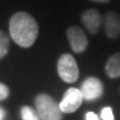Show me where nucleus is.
Wrapping results in <instances>:
<instances>
[{"instance_id": "obj_4", "label": "nucleus", "mask_w": 120, "mask_h": 120, "mask_svg": "<svg viewBox=\"0 0 120 120\" xmlns=\"http://www.w3.org/2000/svg\"><path fill=\"white\" fill-rule=\"evenodd\" d=\"M83 101V97L80 89L77 88H69L64 94L62 100L59 102L60 110L62 113H72L81 106Z\"/></svg>"}, {"instance_id": "obj_15", "label": "nucleus", "mask_w": 120, "mask_h": 120, "mask_svg": "<svg viewBox=\"0 0 120 120\" xmlns=\"http://www.w3.org/2000/svg\"><path fill=\"white\" fill-rule=\"evenodd\" d=\"M4 116H6V112H4V109L0 107V120H4Z\"/></svg>"}, {"instance_id": "obj_7", "label": "nucleus", "mask_w": 120, "mask_h": 120, "mask_svg": "<svg viewBox=\"0 0 120 120\" xmlns=\"http://www.w3.org/2000/svg\"><path fill=\"white\" fill-rule=\"evenodd\" d=\"M81 20L86 29L90 34H94L100 30L102 23V16L97 9H88L81 15Z\"/></svg>"}, {"instance_id": "obj_9", "label": "nucleus", "mask_w": 120, "mask_h": 120, "mask_svg": "<svg viewBox=\"0 0 120 120\" xmlns=\"http://www.w3.org/2000/svg\"><path fill=\"white\" fill-rule=\"evenodd\" d=\"M106 73L110 78L120 77V52L113 53L106 64Z\"/></svg>"}, {"instance_id": "obj_10", "label": "nucleus", "mask_w": 120, "mask_h": 120, "mask_svg": "<svg viewBox=\"0 0 120 120\" xmlns=\"http://www.w3.org/2000/svg\"><path fill=\"white\" fill-rule=\"evenodd\" d=\"M10 47V38L4 31L0 30V60L7 56Z\"/></svg>"}, {"instance_id": "obj_11", "label": "nucleus", "mask_w": 120, "mask_h": 120, "mask_svg": "<svg viewBox=\"0 0 120 120\" xmlns=\"http://www.w3.org/2000/svg\"><path fill=\"white\" fill-rule=\"evenodd\" d=\"M21 118L22 120H41L37 111L29 106H23L21 108Z\"/></svg>"}, {"instance_id": "obj_5", "label": "nucleus", "mask_w": 120, "mask_h": 120, "mask_svg": "<svg viewBox=\"0 0 120 120\" xmlns=\"http://www.w3.org/2000/svg\"><path fill=\"white\" fill-rule=\"evenodd\" d=\"M67 38L72 51L76 53H81L88 47V39L86 34L81 28L77 26L69 27L67 30Z\"/></svg>"}, {"instance_id": "obj_3", "label": "nucleus", "mask_w": 120, "mask_h": 120, "mask_svg": "<svg viewBox=\"0 0 120 120\" xmlns=\"http://www.w3.org/2000/svg\"><path fill=\"white\" fill-rule=\"evenodd\" d=\"M57 70L59 77L64 82L72 83L79 78V68L76 59L70 53H64L58 60Z\"/></svg>"}, {"instance_id": "obj_14", "label": "nucleus", "mask_w": 120, "mask_h": 120, "mask_svg": "<svg viewBox=\"0 0 120 120\" xmlns=\"http://www.w3.org/2000/svg\"><path fill=\"white\" fill-rule=\"evenodd\" d=\"M86 120H99V118L94 112L89 111L86 113Z\"/></svg>"}, {"instance_id": "obj_2", "label": "nucleus", "mask_w": 120, "mask_h": 120, "mask_svg": "<svg viewBox=\"0 0 120 120\" xmlns=\"http://www.w3.org/2000/svg\"><path fill=\"white\" fill-rule=\"evenodd\" d=\"M36 111L41 120H62L59 103L51 96L40 94L34 98Z\"/></svg>"}, {"instance_id": "obj_12", "label": "nucleus", "mask_w": 120, "mask_h": 120, "mask_svg": "<svg viewBox=\"0 0 120 120\" xmlns=\"http://www.w3.org/2000/svg\"><path fill=\"white\" fill-rule=\"evenodd\" d=\"M101 118L102 120H115L113 118V112L110 107H106L101 110Z\"/></svg>"}, {"instance_id": "obj_1", "label": "nucleus", "mask_w": 120, "mask_h": 120, "mask_svg": "<svg viewBox=\"0 0 120 120\" xmlns=\"http://www.w3.org/2000/svg\"><path fill=\"white\" fill-rule=\"evenodd\" d=\"M10 37L19 47L30 48L37 40L39 26L36 19L26 11H18L9 21Z\"/></svg>"}, {"instance_id": "obj_6", "label": "nucleus", "mask_w": 120, "mask_h": 120, "mask_svg": "<svg viewBox=\"0 0 120 120\" xmlns=\"http://www.w3.org/2000/svg\"><path fill=\"white\" fill-rule=\"evenodd\" d=\"M82 97L87 101H94L99 99L103 94V86L100 79L96 77L87 78L85 81L82 82L81 89Z\"/></svg>"}, {"instance_id": "obj_13", "label": "nucleus", "mask_w": 120, "mask_h": 120, "mask_svg": "<svg viewBox=\"0 0 120 120\" xmlns=\"http://www.w3.org/2000/svg\"><path fill=\"white\" fill-rule=\"evenodd\" d=\"M9 94H10V91H9V88L4 83L2 82H0V100H4V99L8 98Z\"/></svg>"}, {"instance_id": "obj_16", "label": "nucleus", "mask_w": 120, "mask_h": 120, "mask_svg": "<svg viewBox=\"0 0 120 120\" xmlns=\"http://www.w3.org/2000/svg\"><path fill=\"white\" fill-rule=\"evenodd\" d=\"M90 1H94V2H101V4H107L110 0H90Z\"/></svg>"}, {"instance_id": "obj_8", "label": "nucleus", "mask_w": 120, "mask_h": 120, "mask_svg": "<svg viewBox=\"0 0 120 120\" xmlns=\"http://www.w3.org/2000/svg\"><path fill=\"white\" fill-rule=\"evenodd\" d=\"M105 30L108 38L116 39L120 37V16L117 12H107L105 17Z\"/></svg>"}]
</instances>
